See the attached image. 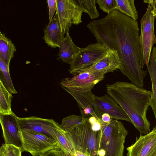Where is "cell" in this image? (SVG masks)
Instances as JSON below:
<instances>
[{
  "mask_svg": "<svg viewBox=\"0 0 156 156\" xmlns=\"http://www.w3.org/2000/svg\"><path fill=\"white\" fill-rule=\"evenodd\" d=\"M98 43L116 51L121 62L120 70L131 83L142 88L147 72L140 64V48L137 20L115 9L87 25Z\"/></svg>",
  "mask_w": 156,
  "mask_h": 156,
  "instance_id": "cell-1",
  "label": "cell"
},
{
  "mask_svg": "<svg viewBox=\"0 0 156 156\" xmlns=\"http://www.w3.org/2000/svg\"><path fill=\"white\" fill-rule=\"evenodd\" d=\"M106 90L141 134L146 135L151 132L150 122L147 113L150 106L151 91L131 83L121 81L107 84Z\"/></svg>",
  "mask_w": 156,
  "mask_h": 156,
  "instance_id": "cell-2",
  "label": "cell"
},
{
  "mask_svg": "<svg viewBox=\"0 0 156 156\" xmlns=\"http://www.w3.org/2000/svg\"><path fill=\"white\" fill-rule=\"evenodd\" d=\"M101 135L98 154L100 156H123L124 144L128 132L117 119L108 123L100 120Z\"/></svg>",
  "mask_w": 156,
  "mask_h": 156,
  "instance_id": "cell-3",
  "label": "cell"
},
{
  "mask_svg": "<svg viewBox=\"0 0 156 156\" xmlns=\"http://www.w3.org/2000/svg\"><path fill=\"white\" fill-rule=\"evenodd\" d=\"M66 132L75 150L82 151L87 156H100L98 152L101 130H93L88 118Z\"/></svg>",
  "mask_w": 156,
  "mask_h": 156,
  "instance_id": "cell-4",
  "label": "cell"
},
{
  "mask_svg": "<svg viewBox=\"0 0 156 156\" xmlns=\"http://www.w3.org/2000/svg\"><path fill=\"white\" fill-rule=\"evenodd\" d=\"M152 10L151 6L149 5L140 21V64L142 69L144 65L147 66L149 64L153 46L156 43L154 26L156 17L153 16Z\"/></svg>",
  "mask_w": 156,
  "mask_h": 156,
  "instance_id": "cell-5",
  "label": "cell"
},
{
  "mask_svg": "<svg viewBox=\"0 0 156 156\" xmlns=\"http://www.w3.org/2000/svg\"><path fill=\"white\" fill-rule=\"evenodd\" d=\"M108 50L105 45L98 42L81 48L79 53L70 64L69 73L75 75L90 69L106 55Z\"/></svg>",
  "mask_w": 156,
  "mask_h": 156,
  "instance_id": "cell-6",
  "label": "cell"
},
{
  "mask_svg": "<svg viewBox=\"0 0 156 156\" xmlns=\"http://www.w3.org/2000/svg\"><path fill=\"white\" fill-rule=\"evenodd\" d=\"M22 138L23 151L32 156H43L51 150L60 148L55 139L42 134L22 131Z\"/></svg>",
  "mask_w": 156,
  "mask_h": 156,
  "instance_id": "cell-7",
  "label": "cell"
},
{
  "mask_svg": "<svg viewBox=\"0 0 156 156\" xmlns=\"http://www.w3.org/2000/svg\"><path fill=\"white\" fill-rule=\"evenodd\" d=\"M57 13L63 35L69 33L72 24L78 25L82 22L83 12L75 0H57Z\"/></svg>",
  "mask_w": 156,
  "mask_h": 156,
  "instance_id": "cell-8",
  "label": "cell"
},
{
  "mask_svg": "<svg viewBox=\"0 0 156 156\" xmlns=\"http://www.w3.org/2000/svg\"><path fill=\"white\" fill-rule=\"evenodd\" d=\"M17 120L21 131L42 134L56 141L55 132L61 128L60 125L52 119L32 116L25 118L18 117Z\"/></svg>",
  "mask_w": 156,
  "mask_h": 156,
  "instance_id": "cell-9",
  "label": "cell"
},
{
  "mask_svg": "<svg viewBox=\"0 0 156 156\" xmlns=\"http://www.w3.org/2000/svg\"><path fill=\"white\" fill-rule=\"evenodd\" d=\"M93 109L98 118L103 114H109L113 119L121 120L131 123L129 117L122 108L110 96L105 94L102 96L94 95Z\"/></svg>",
  "mask_w": 156,
  "mask_h": 156,
  "instance_id": "cell-10",
  "label": "cell"
},
{
  "mask_svg": "<svg viewBox=\"0 0 156 156\" xmlns=\"http://www.w3.org/2000/svg\"><path fill=\"white\" fill-rule=\"evenodd\" d=\"M17 117L14 113L9 115L0 114V122L5 143L16 146L23 151L22 131Z\"/></svg>",
  "mask_w": 156,
  "mask_h": 156,
  "instance_id": "cell-11",
  "label": "cell"
},
{
  "mask_svg": "<svg viewBox=\"0 0 156 156\" xmlns=\"http://www.w3.org/2000/svg\"><path fill=\"white\" fill-rule=\"evenodd\" d=\"M126 149L127 156H156V128L136 137L135 142Z\"/></svg>",
  "mask_w": 156,
  "mask_h": 156,
  "instance_id": "cell-12",
  "label": "cell"
},
{
  "mask_svg": "<svg viewBox=\"0 0 156 156\" xmlns=\"http://www.w3.org/2000/svg\"><path fill=\"white\" fill-rule=\"evenodd\" d=\"M104 74L91 70H88L74 75L71 78H66L62 80V87H94L100 81L103 80Z\"/></svg>",
  "mask_w": 156,
  "mask_h": 156,
  "instance_id": "cell-13",
  "label": "cell"
},
{
  "mask_svg": "<svg viewBox=\"0 0 156 156\" xmlns=\"http://www.w3.org/2000/svg\"><path fill=\"white\" fill-rule=\"evenodd\" d=\"M76 100L80 107L82 109L84 115L90 114L98 119L93 109V102L94 95L91 90L93 87H62Z\"/></svg>",
  "mask_w": 156,
  "mask_h": 156,
  "instance_id": "cell-14",
  "label": "cell"
},
{
  "mask_svg": "<svg viewBox=\"0 0 156 156\" xmlns=\"http://www.w3.org/2000/svg\"><path fill=\"white\" fill-rule=\"evenodd\" d=\"M121 64L117 51L108 49L106 55L96 62L88 70L101 73L105 74L109 72H113L117 69H119Z\"/></svg>",
  "mask_w": 156,
  "mask_h": 156,
  "instance_id": "cell-15",
  "label": "cell"
},
{
  "mask_svg": "<svg viewBox=\"0 0 156 156\" xmlns=\"http://www.w3.org/2000/svg\"><path fill=\"white\" fill-rule=\"evenodd\" d=\"M43 39L51 48L60 47L65 37L62 34L57 13L56 12L51 21L44 29Z\"/></svg>",
  "mask_w": 156,
  "mask_h": 156,
  "instance_id": "cell-16",
  "label": "cell"
},
{
  "mask_svg": "<svg viewBox=\"0 0 156 156\" xmlns=\"http://www.w3.org/2000/svg\"><path fill=\"white\" fill-rule=\"evenodd\" d=\"M59 48L58 55L59 58L64 62L70 64L81 49L74 43L69 33L66 34Z\"/></svg>",
  "mask_w": 156,
  "mask_h": 156,
  "instance_id": "cell-17",
  "label": "cell"
},
{
  "mask_svg": "<svg viewBox=\"0 0 156 156\" xmlns=\"http://www.w3.org/2000/svg\"><path fill=\"white\" fill-rule=\"evenodd\" d=\"M150 63L147 66L152 83L151 96L150 106L155 116L156 128V48H153L150 58Z\"/></svg>",
  "mask_w": 156,
  "mask_h": 156,
  "instance_id": "cell-18",
  "label": "cell"
},
{
  "mask_svg": "<svg viewBox=\"0 0 156 156\" xmlns=\"http://www.w3.org/2000/svg\"><path fill=\"white\" fill-rule=\"evenodd\" d=\"M16 51V47L11 40L0 31V58L9 66L10 60Z\"/></svg>",
  "mask_w": 156,
  "mask_h": 156,
  "instance_id": "cell-19",
  "label": "cell"
},
{
  "mask_svg": "<svg viewBox=\"0 0 156 156\" xmlns=\"http://www.w3.org/2000/svg\"><path fill=\"white\" fill-rule=\"evenodd\" d=\"M56 141L60 149L66 156H74L75 149L73 143L61 128L55 132Z\"/></svg>",
  "mask_w": 156,
  "mask_h": 156,
  "instance_id": "cell-20",
  "label": "cell"
},
{
  "mask_svg": "<svg viewBox=\"0 0 156 156\" xmlns=\"http://www.w3.org/2000/svg\"><path fill=\"white\" fill-rule=\"evenodd\" d=\"M13 96L0 81V114L9 115L13 112L11 109Z\"/></svg>",
  "mask_w": 156,
  "mask_h": 156,
  "instance_id": "cell-21",
  "label": "cell"
},
{
  "mask_svg": "<svg viewBox=\"0 0 156 156\" xmlns=\"http://www.w3.org/2000/svg\"><path fill=\"white\" fill-rule=\"evenodd\" d=\"M116 9L133 19L136 20L138 13L135 6L133 0H116Z\"/></svg>",
  "mask_w": 156,
  "mask_h": 156,
  "instance_id": "cell-22",
  "label": "cell"
},
{
  "mask_svg": "<svg viewBox=\"0 0 156 156\" xmlns=\"http://www.w3.org/2000/svg\"><path fill=\"white\" fill-rule=\"evenodd\" d=\"M9 67L0 58V81L10 93L16 94L17 92L14 87L11 78Z\"/></svg>",
  "mask_w": 156,
  "mask_h": 156,
  "instance_id": "cell-23",
  "label": "cell"
},
{
  "mask_svg": "<svg viewBox=\"0 0 156 156\" xmlns=\"http://www.w3.org/2000/svg\"><path fill=\"white\" fill-rule=\"evenodd\" d=\"M81 115H71L64 118L60 125L62 129L67 132L85 121L88 118L84 116L81 110Z\"/></svg>",
  "mask_w": 156,
  "mask_h": 156,
  "instance_id": "cell-24",
  "label": "cell"
},
{
  "mask_svg": "<svg viewBox=\"0 0 156 156\" xmlns=\"http://www.w3.org/2000/svg\"><path fill=\"white\" fill-rule=\"evenodd\" d=\"M83 12L87 13L91 19L98 18L99 13L97 10L95 0H77Z\"/></svg>",
  "mask_w": 156,
  "mask_h": 156,
  "instance_id": "cell-25",
  "label": "cell"
},
{
  "mask_svg": "<svg viewBox=\"0 0 156 156\" xmlns=\"http://www.w3.org/2000/svg\"><path fill=\"white\" fill-rule=\"evenodd\" d=\"M22 151L14 145L5 143L2 144L0 148V156H22Z\"/></svg>",
  "mask_w": 156,
  "mask_h": 156,
  "instance_id": "cell-26",
  "label": "cell"
},
{
  "mask_svg": "<svg viewBox=\"0 0 156 156\" xmlns=\"http://www.w3.org/2000/svg\"><path fill=\"white\" fill-rule=\"evenodd\" d=\"M96 2L99 8L108 14L116 9L117 6L116 0H97Z\"/></svg>",
  "mask_w": 156,
  "mask_h": 156,
  "instance_id": "cell-27",
  "label": "cell"
},
{
  "mask_svg": "<svg viewBox=\"0 0 156 156\" xmlns=\"http://www.w3.org/2000/svg\"><path fill=\"white\" fill-rule=\"evenodd\" d=\"M47 3L49 8V22L52 20L55 12L57 9V0H48Z\"/></svg>",
  "mask_w": 156,
  "mask_h": 156,
  "instance_id": "cell-28",
  "label": "cell"
},
{
  "mask_svg": "<svg viewBox=\"0 0 156 156\" xmlns=\"http://www.w3.org/2000/svg\"><path fill=\"white\" fill-rule=\"evenodd\" d=\"M43 156H66L60 148L51 150L45 154Z\"/></svg>",
  "mask_w": 156,
  "mask_h": 156,
  "instance_id": "cell-29",
  "label": "cell"
},
{
  "mask_svg": "<svg viewBox=\"0 0 156 156\" xmlns=\"http://www.w3.org/2000/svg\"><path fill=\"white\" fill-rule=\"evenodd\" d=\"M144 2L151 5L152 13L153 16L156 18V0H145Z\"/></svg>",
  "mask_w": 156,
  "mask_h": 156,
  "instance_id": "cell-30",
  "label": "cell"
},
{
  "mask_svg": "<svg viewBox=\"0 0 156 156\" xmlns=\"http://www.w3.org/2000/svg\"><path fill=\"white\" fill-rule=\"evenodd\" d=\"M101 119L103 122L108 123L111 121L112 118L109 114L105 113L102 115Z\"/></svg>",
  "mask_w": 156,
  "mask_h": 156,
  "instance_id": "cell-31",
  "label": "cell"
},
{
  "mask_svg": "<svg viewBox=\"0 0 156 156\" xmlns=\"http://www.w3.org/2000/svg\"><path fill=\"white\" fill-rule=\"evenodd\" d=\"M74 156H87L82 151L77 150H75Z\"/></svg>",
  "mask_w": 156,
  "mask_h": 156,
  "instance_id": "cell-32",
  "label": "cell"
}]
</instances>
